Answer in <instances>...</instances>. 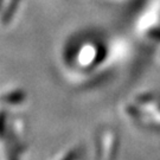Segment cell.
Instances as JSON below:
<instances>
[{"instance_id":"cell-1","label":"cell","mask_w":160,"mask_h":160,"mask_svg":"<svg viewBox=\"0 0 160 160\" xmlns=\"http://www.w3.org/2000/svg\"><path fill=\"white\" fill-rule=\"evenodd\" d=\"M24 98H25V92L22 90H18V92H12L10 94H7L2 97L4 102L5 103H22Z\"/></svg>"},{"instance_id":"cell-2","label":"cell","mask_w":160,"mask_h":160,"mask_svg":"<svg viewBox=\"0 0 160 160\" xmlns=\"http://www.w3.org/2000/svg\"><path fill=\"white\" fill-rule=\"evenodd\" d=\"M4 128H5V114L0 113V138L4 135Z\"/></svg>"},{"instance_id":"cell-3","label":"cell","mask_w":160,"mask_h":160,"mask_svg":"<svg viewBox=\"0 0 160 160\" xmlns=\"http://www.w3.org/2000/svg\"><path fill=\"white\" fill-rule=\"evenodd\" d=\"M75 158H76V152L71 151V152H69L68 154L64 155V158L62 160H75Z\"/></svg>"}]
</instances>
